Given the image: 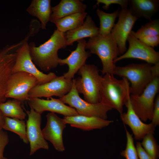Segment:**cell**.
I'll use <instances>...</instances> for the list:
<instances>
[{
    "label": "cell",
    "instance_id": "8d00e7d4",
    "mask_svg": "<svg viewBox=\"0 0 159 159\" xmlns=\"http://www.w3.org/2000/svg\"><path fill=\"white\" fill-rule=\"evenodd\" d=\"M1 159H8L4 157Z\"/></svg>",
    "mask_w": 159,
    "mask_h": 159
},
{
    "label": "cell",
    "instance_id": "4fadbf2b",
    "mask_svg": "<svg viewBox=\"0 0 159 159\" xmlns=\"http://www.w3.org/2000/svg\"><path fill=\"white\" fill-rule=\"evenodd\" d=\"M28 112V119L26 123L27 138L29 143V155H33L40 149L48 150V143L44 138L41 128V114L35 111L32 107Z\"/></svg>",
    "mask_w": 159,
    "mask_h": 159
},
{
    "label": "cell",
    "instance_id": "d6a6232c",
    "mask_svg": "<svg viewBox=\"0 0 159 159\" xmlns=\"http://www.w3.org/2000/svg\"><path fill=\"white\" fill-rule=\"evenodd\" d=\"M9 141L7 132L3 131L2 129L0 130V159L4 157V150Z\"/></svg>",
    "mask_w": 159,
    "mask_h": 159
},
{
    "label": "cell",
    "instance_id": "7c38bea8",
    "mask_svg": "<svg viewBox=\"0 0 159 159\" xmlns=\"http://www.w3.org/2000/svg\"><path fill=\"white\" fill-rule=\"evenodd\" d=\"M118 17V21L115 24L111 33L116 42L120 55L127 50L126 42L138 18L134 16L128 8L120 10Z\"/></svg>",
    "mask_w": 159,
    "mask_h": 159
},
{
    "label": "cell",
    "instance_id": "f546056e",
    "mask_svg": "<svg viewBox=\"0 0 159 159\" xmlns=\"http://www.w3.org/2000/svg\"><path fill=\"white\" fill-rule=\"evenodd\" d=\"M127 143L125 149L122 151L120 155L125 159H139L135 146L132 134H130L125 128Z\"/></svg>",
    "mask_w": 159,
    "mask_h": 159
},
{
    "label": "cell",
    "instance_id": "2e32d148",
    "mask_svg": "<svg viewBox=\"0 0 159 159\" xmlns=\"http://www.w3.org/2000/svg\"><path fill=\"white\" fill-rule=\"evenodd\" d=\"M28 104L37 112L42 114L45 111H49L70 117L78 115L74 108L65 105L60 99L51 97L46 100L39 98L31 97L28 100Z\"/></svg>",
    "mask_w": 159,
    "mask_h": 159
},
{
    "label": "cell",
    "instance_id": "484cf974",
    "mask_svg": "<svg viewBox=\"0 0 159 159\" xmlns=\"http://www.w3.org/2000/svg\"><path fill=\"white\" fill-rule=\"evenodd\" d=\"M119 9L110 13H106L97 9L96 13L100 21V27L98 34L105 36L111 33L115 24V21L118 17Z\"/></svg>",
    "mask_w": 159,
    "mask_h": 159
},
{
    "label": "cell",
    "instance_id": "6da1fadb",
    "mask_svg": "<svg viewBox=\"0 0 159 159\" xmlns=\"http://www.w3.org/2000/svg\"><path fill=\"white\" fill-rule=\"evenodd\" d=\"M29 45L33 63L45 72L57 67L59 59L58 51L67 46L65 33L57 29L54 30L49 39L39 46L36 47L34 42H30Z\"/></svg>",
    "mask_w": 159,
    "mask_h": 159
},
{
    "label": "cell",
    "instance_id": "e575fe53",
    "mask_svg": "<svg viewBox=\"0 0 159 159\" xmlns=\"http://www.w3.org/2000/svg\"><path fill=\"white\" fill-rule=\"evenodd\" d=\"M135 148L139 159H153L144 150L140 142H136Z\"/></svg>",
    "mask_w": 159,
    "mask_h": 159
},
{
    "label": "cell",
    "instance_id": "9c48e42d",
    "mask_svg": "<svg viewBox=\"0 0 159 159\" xmlns=\"http://www.w3.org/2000/svg\"><path fill=\"white\" fill-rule=\"evenodd\" d=\"M37 85V79L32 74L23 72L12 73L8 82L6 97L21 102L28 100L29 91Z\"/></svg>",
    "mask_w": 159,
    "mask_h": 159
},
{
    "label": "cell",
    "instance_id": "f1b7e54d",
    "mask_svg": "<svg viewBox=\"0 0 159 159\" xmlns=\"http://www.w3.org/2000/svg\"><path fill=\"white\" fill-rule=\"evenodd\" d=\"M142 140L141 143L144 150L153 159H158L159 157V146L153 134H148Z\"/></svg>",
    "mask_w": 159,
    "mask_h": 159
},
{
    "label": "cell",
    "instance_id": "277c9868",
    "mask_svg": "<svg viewBox=\"0 0 159 159\" xmlns=\"http://www.w3.org/2000/svg\"><path fill=\"white\" fill-rule=\"evenodd\" d=\"M85 48L91 54L97 55L102 65L103 74H113L116 66L114 61L120 55L115 40L111 33L105 36L97 35L90 38L86 44Z\"/></svg>",
    "mask_w": 159,
    "mask_h": 159
},
{
    "label": "cell",
    "instance_id": "e0dca14e",
    "mask_svg": "<svg viewBox=\"0 0 159 159\" xmlns=\"http://www.w3.org/2000/svg\"><path fill=\"white\" fill-rule=\"evenodd\" d=\"M77 44L76 49L70 55L64 59L59 58V64H67L68 67V71L63 76L67 79L72 80L75 74L79 69L85 64L87 59L91 56L90 52L85 51L86 41L82 39L77 41Z\"/></svg>",
    "mask_w": 159,
    "mask_h": 159
},
{
    "label": "cell",
    "instance_id": "1f68e13d",
    "mask_svg": "<svg viewBox=\"0 0 159 159\" xmlns=\"http://www.w3.org/2000/svg\"><path fill=\"white\" fill-rule=\"evenodd\" d=\"M139 39L146 45L152 48L157 47L159 44V35L145 36Z\"/></svg>",
    "mask_w": 159,
    "mask_h": 159
},
{
    "label": "cell",
    "instance_id": "5b68a950",
    "mask_svg": "<svg viewBox=\"0 0 159 159\" xmlns=\"http://www.w3.org/2000/svg\"><path fill=\"white\" fill-rule=\"evenodd\" d=\"M77 72L80 76L75 79V83L78 92L82 94L84 100L89 103L100 102L102 77L97 67L94 64H85Z\"/></svg>",
    "mask_w": 159,
    "mask_h": 159
},
{
    "label": "cell",
    "instance_id": "d590c367",
    "mask_svg": "<svg viewBox=\"0 0 159 159\" xmlns=\"http://www.w3.org/2000/svg\"><path fill=\"white\" fill-rule=\"evenodd\" d=\"M5 121L4 117L0 110V130L3 129Z\"/></svg>",
    "mask_w": 159,
    "mask_h": 159
},
{
    "label": "cell",
    "instance_id": "ba28073f",
    "mask_svg": "<svg viewBox=\"0 0 159 159\" xmlns=\"http://www.w3.org/2000/svg\"><path fill=\"white\" fill-rule=\"evenodd\" d=\"M28 37L26 38L23 44L16 51L15 62L12 73L23 72L32 74L37 79L38 85L49 82L57 75L52 72L48 74H44L36 67L30 55L27 42Z\"/></svg>",
    "mask_w": 159,
    "mask_h": 159
},
{
    "label": "cell",
    "instance_id": "4316f807",
    "mask_svg": "<svg viewBox=\"0 0 159 159\" xmlns=\"http://www.w3.org/2000/svg\"><path fill=\"white\" fill-rule=\"evenodd\" d=\"M4 119L3 129L16 133L25 143H29L25 122L18 119L6 117H4Z\"/></svg>",
    "mask_w": 159,
    "mask_h": 159
},
{
    "label": "cell",
    "instance_id": "8992f818",
    "mask_svg": "<svg viewBox=\"0 0 159 159\" xmlns=\"http://www.w3.org/2000/svg\"><path fill=\"white\" fill-rule=\"evenodd\" d=\"M73 83L70 91L61 98L64 103L75 108L79 115L94 117L107 120V112L112 109L107 105L100 102L96 104L89 103L80 97L75 85V80L73 79Z\"/></svg>",
    "mask_w": 159,
    "mask_h": 159
},
{
    "label": "cell",
    "instance_id": "d4e9b609",
    "mask_svg": "<svg viewBox=\"0 0 159 159\" xmlns=\"http://www.w3.org/2000/svg\"><path fill=\"white\" fill-rule=\"evenodd\" d=\"M20 101L9 100L0 105V110L4 117L23 120L26 114L23 109Z\"/></svg>",
    "mask_w": 159,
    "mask_h": 159
},
{
    "label": "cell",
    "instance_id": "44dd1931",
    "mask_svg": "<svg viewBox=\"0 0 159 159\" xmlns=\"http://www.w3.org/2000/svg\"><path fill=\"white\" fill-rule=\"evenodd\" d=\"M129 9L132 14L138 18L143 17L150 21L158 11V0H129Z\"/></svg>",
    "mask_w": 159,
    "mask_h": 159
},
{
    "label": "cell",
    "instance_id": "5bb4252c",
    "mask_svg": "<svg viewBox=\"0 0 159 159\" xmlns=\"http://www.w3.org/2000/svg\"><path fill=\"white\" fill-rule=\"evenodd\" d=\"M47 122L42 130L44 138L49 141L57 150L63 152L65 150L62 134L66 124L63 119L51 112L46 115Z\"/></svg>",
    "mask_w": 159,
    "mask_h": 159
},
{
    "label": "cell",
    "instance_id": "52a82bcc",
    "mask_svg": "<svg viewBox=\"0 0 159 159\" xmlns=\"http://www.w3.org/2000/svg\"><path fill=\"white\" fill-rule=\"evenodd\" d=\"M159 89V77L152 80L139 95H131L130 100L134 112L143 122L152 120L155 98Z\"/></svg>",
    "mask_w": 159,
    "mask_h": 159
},
{
    "label": "cell",
    "instance_id": "8fae6325",
    "mask_svg": "<svg viewBox=\"0 0 159 159\" xmlns=\"http://www.w3.org/2000/svg\"><path fill=\"white\" fill-rule=\"evenodd\" d=\"M73 83V79H67L63 75L57 76L49 82L34 87L29 91V97L50 98L56 96L61 98L70 91Z\"/></svg>",
    "mask_w": 159,
    "mask_h": 159
},
{
    "label": "cell",
    "instance_id": "9a60e30c",
    "mask_svg": "<svg viewBox=\"0 0 159 159\" xmlns=\"http://www.w3.org/2000/svg\"><path fill=\"white\" fill-rule=\"evenodd\" d=\"M130 96L128 97L125 105L127 108L126 113L120 115V117L123 123L128 125L131 129L135 140H142L147 135L154 134L155 127L151 123H143L133 110L131 104Z\"/></svg>",
    "mask_w": 159,
    "mask_h": 159
},
{
    "label": "cell",
    "instance_id": "4dcf8cb0",
    "mask_svg": "<svg viewBox=\"0 0 159 159\" xmlns=\"http://www.w3.org/2000/svg\"><path fill=\"white\" fill-rule=\"evenodd\" d=\"M128 3L129 0H97V2L94 7L97 5L99 6L101 3L104 4L102 6L103 9L107 10L111 5L117 4L120 6L121 9H127Z\"/></svg>",
    "mask_w": 159,
    "mask_h": 159
},
{
    "label": "cell",
    "instance_id": "30bf717a",
    "mask_svg": "<svg viewBox=\"0 0 159 159\" xmlns=\"http://www.w3.org/2000/svg\"><path fill=\"white\" fill-rule=\"evenodd\" d=\"M134 31H132L128 37L127 41L129 46L128 49L115 59L114 63L122 59L128 58L139 59L153 65L159 62V52L136 38L134 34Z\"/></svg>",
    "mask_w": 159,
    "mask_h": 159
},
{
    "label": "cell",
    "instance_id": "83f0119b",
    "mask_svg": "<svg viewBox=\"0 0 159 159\" xmlns=\"http://www.w3.org/2000/svg\"><path fill=\"white\" fill-rule=\"evenodd\" d=\"M134 34L137 39L147 36L159 35V20H150L148 23L142 25Z\"/></svg>",
    "mask_w": 159,
    "mask_h": 159
},
{
    "label": "cell",
    "instance_id": "cb8c5ba5",
    "mask_svg": "<svg viewBox=\"0 0 159 159\" xmlns=\"http://www.w3.org/2000/svg\"><path fill=\"white\" fill-rule=\"evenodd\" d=\"M87 14L85 12L76 13L57 20L53 23L57 30L65 33L81 26Z\"/></svg>",
    "mask_w": 159,
    "mask_h": 159
},
{
    "label": "cell",
    "instance_id": "603a6c76",
    "mask_svg": "<svg viewBox=\"0 0 159 159\" xmlns=\"http://www.w3.org/2000/svg\"><path fill=\"white\" fill-rule=\"evenodd\" d=\"M50 0H32L26 11L30 15L40 20L41 28L46 29V25L50 21L52 13Z\"/></svg>",
    "mask_w": 159,
    "mask_h": 159
},
{
    "label": "cell",
    "instance_id": "836d02e7",
    "mask_svg": "<svg viewBox=\"0 0 159 159\" xmlns=\"http://www.w3.org/2000/svg\"><path fill=\"white\" fill-rule=\"evenodd\" d=\"M151 123L155 127L159 125V96L157 95L155 100L153 117Z\"/></svg>",
    "mask_w": 159,
    "mask_h": 159
},
{
    "label": "cell",
    "instance_id": "ac0fdd59",
    "mask_svg": "<svg viewBox=\"0 0 159 159\" xmlns=\"http://www.w3.org/2000/svg\"><path fill=\"white\" fill-rule=\"evenodd\" d=\"M63 120L65 123L69 124L72 127L84 130H90L95 129H101L108 126L113 121L110 120L96 117H88L77 115L64 117Z\"/></svg>",
    "mask_w": 159,
    "mask_h": 159
},
{
    "label": "cell",
    "instance_id": "7402d4cb",
    "mask_svg": "<svg viewBox=\"0 0 159 159\" xmlns=\"http://www.w3.org/2000/svg\"><path fill=\"white\" fill-rule=\"evenodd\" d=\"M14 63L8 54L0 49V105L6 101L8 83Z\"/></svg>",
    "mask_w": 159,
    "mask_h": 159
},
{
    "label": "cell",
    "instance_id": "7a4b0ae2",
    "mask_svg": "<svg viewBox=\"0 0 159 159\" xmlns=\"http://www.w3.org/2000/svg\"><path fill=\"white\" fill-rule=\"evenodd\" d=\"M113 74L129 80L131 84L129 88L130 94L139 95L152 80L159 77V62L153 65L146 63L115 66Z\"/></svg>",
    "mask_w": 159,
    "mask_h": 159
},
{
    "label": "cell",
    "instance_id": "3957f363",
    "mask_svg": "<svg viewBox=\"0 0 159 159\" xmlns=\"http://www.w3.org/2000/svg\"><path fill=\"white\" fill-rule=\"evenodd\" d=\"M112 74H106L102 77L100 91L101 102L122 114L123 107L130 95V84L125 78H115Z\"/></svg>",
    "mask_w": 159,
    "mask_h": 159
},
{
    "label": "cell",
    "instance_id": "ffe728a7",
    "mask_svg": "<svg viewBox=\"0 0 159 159\" xmlns=\"http://www.w3.org/2000/svg\"><path fill=\"white\" fill-rule=\"evenodd\" d=\"M86 4L79 0H62L57 5L52 7L50 21H55L69 15L79 12H84Z\"/></svg>",
    "mask_w": 159,
    "mask_h": 159
},
{
    "label": "cell",
    "instance_id": "d6986e66",
    "mask_svg": "<svg viewBox=\"0 0 159 159\" xmlns=\"http://www.w3.org/2000/svg\"><path fill=\"white\" fill-rule=\"evenodd\" d=\"M99 28L95 25L90 15L80 26L65 33L67 46L72 45L73 43L85 38H91L99 34Z\"/></svg>",
    "mask_w": 159,
    "mask_h": 159
}]
</instances>
